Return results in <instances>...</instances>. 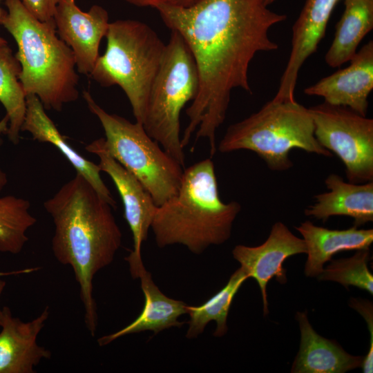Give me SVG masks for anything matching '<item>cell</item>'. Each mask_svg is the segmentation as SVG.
<instances>
[{
    "mask_svg": "<svg viewBox=\"0 0 373 373\" xmlns=\"http://www.w3.org/2000/svg\"><path fill=\"white\" fill-rule=\"evenodd\" d=\"M155 9L166 26L183 38L199 75L198 94L186 110L189 123L181 145L184 149L196 131L195 141L207 139L212 157L231 91L240 88L251 94L250 63L259 52L278 50L269 30L287 16L271 11L262 0H200L188 8Z\"/></svg>",
    "mask_w": 373,
    "mask_h": 373,
    "instance_id": "1",
    "label": "cell"
},
{
    "mask_svg": "<svg viewBox=\"0 0 373 373\" xmlns=\"http://www.w3.org/2000/svg\"><path fill=\"white\" fill-rule=\"evenodd\" d=\"M44 206L55 224L53 254L59 262L73 269L86 327L94 336L98 318L93 278L114 260L122 245V234L113 207L77 173Z\"/></svg>",
    "mask_w": 373,
    "mask_h": 373,
    "instance_id": "2",
    "label": "cell"
},
{
    "mask_svg": "<svg viewBox=\"0 0 373 373\" xmlns=\"http://www.w3.org/2000/svg\"><path fill=\"white\" fill-rule=\"evenodd\" d=\"M240 211L239 202L221 200L214 164L207 158L184 169L178 193L157 206L151 229L158 247L182 245L201 254L230 238Z\"/></svg>",
    "mask_w": 373,
    "mask_h": 373,
    "instance_id": "3",
    "label": "cell"
},
{
    "mask_svg": "<svg viewBox=\"0 0 373 373\" xmlns=\"http://www.w3.org/2000/svg\"><path fill=\"white\" fill-rule=\"evenodd\" d=\"M1 25L13 37L26 96H37L45 109L59 111L79 97L75 56L61 39L54 22L41 21L20 0H4Z\"/></svg>",
    "mask_w": 373,
    "mask_h": 373,
    "instance_id": "4",
    "label": "cell"
},
{
    "mask_svg": "<svg viewBox=\"0 0 373 373\" xmlns=\"http://www.w3.org/2000/svg\"><path fill=\"white\" fill-rule=\"evenodd\" d=\"M295 149L332 156L314 135L309 108L296 99L274 98L256 113L230 125L217 148L222 153L239 150L253 151L275 171H287L293 166L289 153Z\"/></svg>",
    "mask_w": 373,
    "mask_h": 373,
    "instance_id": "5",
    "label": "cell"
},
{
    "mask_svg": "<svg viewBox=\"0 0 373 373\" xmlns=\"http://www.w3.org/2000/svg\"><path fill=\"white\" fill-rule=\"evenodd\" d=\"M105 37L106 50L90 76L102 86L120 87L142 124L166 44L149 25L135 19L110 22Z\"/></svg>",
    "mask_w": 373,
    "mask_h": 373,
    "instance_id": "6",
    "label": "cell"
},
{
    "mask_svg": "<svg viewBox=\"0 0 373 373\" xmlns=\"http://www.w3.org/2000/svg\"><path fill=\"white\" fill-rule=\"evenodd\" d=\"M200 79L194 58L181 35L171 31L152 84L143 126L147 134L184 167L180 113L196 97Z\"/></svg>",
    "mask_w": 373,
    "mask_h": 373,
    "instance_id": "7",
    "label": "cell"
},
{
    "mask_svg": "<svg viewBox=\"0 0 373 373\" xmlns=\"http://www.w3.org/2000/svg\"><path fill=\"white\" fill-rule=\"evenodd\" d=\"M83 97L104 131L106 151L140 182L155 205L175 195L184 171L180 163L160 148L142 124L108 113L88 91L83 92Z\"/></svg>",
    "mask_w": 373,
    "mask_h": 373,
    "instance_id": "8",
    "label": "cell"
},
{
    "mask_svg": "<svg viewBox=\"0 0 373 373\" xmlns=\"http://www.w3.org/2000/svg\"><path fill=\"white\" fill-rule=\"evenodd\" d=\"M308 108L317 141L341 160L348 182L373 181V119L325 102Z\"/></svg>",
    "mask_w": 373,
    "mask_h": 373,
    "instance_id": "9",
    "label": "cell"
},
{
    "mask_svg": "<svg viewBox=\"0 0 373 373\" xmlns=\"http://www.w3.org/2000/svg\"><path fill=\"white\" fill-rule=\"evenodd\" d=\"M54 21L57 35L73 52L77 72L90 75L99 56L100 42L108 29V12L99 5L84 12L75 0H59Z\"/></svg>",
    "mask_w": 373,
    "mask_h": 373,
    "instance_id": "10",
    "label": "cell"
},
{
    "mask_svg": "<svg viewBox=\"0 0 373 373\" xmlns=\"http://www.w3.org/2000/svg\"><path fill=\"white\" fill-rule=\"evenodd\" d=\"M307 249L303 238L291 233L281 222L272 226L267 239L260 245L249 247L236 245L232 250L233 257L249 278L257 282L262 298L264 315L268 314L267 285L276 277L278 282L285 284L287 279L285 260L291 256L306 254Z\"/></svg>",
    "mask_w": 373,
    "mask_h": 373,
    "instance_id": "11",
    "label": "cell"
},
{
    "mask_svg": "<svg viewBox=\"0 0 373 373\" xmlns=\"http://www.w3.org/2000/svg\"><path fill=\"white\" fill-rule=\"evenodd\" d=\"M85 149L98 156L100 171L107 173L115 184L133 234V249L129 255L141 257L142 245L147 239L157 206L140 182L106 151L104 137L93 141Z\"/></svg>",
    "mask_w": 373,
    "mask_h": 373,
    "instance_id": "12",
    "label": "cell"
},
{
    "mask_svg": "<svg viewBox=\"0 0 373 373\" xmlns=\"http://www.w3.org/2000/svg\"><path fill=\"white\" fill-rule=\"evenodd\" d=\"M349 61L347 67L307 87L304 93L366 116L367 99L373 89V41L365 44Z\"/></svg>",
    "mask_w": 373,
    "mask_h": 373,
    "instance_id": "13",
    "label": "cell"
},
{
    "mask_svg": "<svg viewBox=\"0 0 373 373\" xmlns=\"http://www.w3.org/2000/svg\"><path fill=\"white\" fill-rule=\"evenodd\" d=\"M340 0H306L292 27L291 49L274 99H295L299 70L323 38L332 11Z\"/></svg>",
    "mask_w": 373,
    "mask_h": 373,
    "instance_id": "14",
    "label": "cell"
},
{
    "mask_svg": "<svg viewBox=\"0 0 373 373\" xmlns=\"http://www.w3.org/2000/svg\"><path fill=\"white\" fill-rule=\"evenodd\" d=\"M0 327V373H33L51 352L37 343L39 333L49 317V307L30 321L23 322L3 307Z\"/></svg>",
    "mask_w": 373,
    "mask_h": 373,
    "instance_id": "15",
    "label": "cell"
},
{
    "mask_svg": "<svg viewBox=\"0 0 373 373\" xmlns=\"http://www.w3.org/2000/svg\"><path fill=\"white\" fill-rule=\"evenodd\" d=\"M125 260L129 265L132 278L140 280L144 295V308L132 323L120 330L102 336L97 340L100 346H104L123 336L152 331L155 334L171 327H180L184 322L178 318L187 314L186 304L164 294L153 282L151 274L144 267L142 257L128 256Z\"/></svg>",
    "mask_w": 373,
    "mask_h": 373,
    "instance_id": "16",
    "label": "cell"
},
{
    "mask_svg": "<svg viewBox=\"0 0 373 373\" xmlns=\"http://www.w3.org/2000/svg\"><path fill=\"white\" fill-rule=\"evenodd\" d=\"M325 184L328 191L314 196V203L305 209V216L323 222L331 216H348L356 227L373 221V181L356 184L331 173Z\"/></svg>",
    "mask_w": 373,
    "mask_h": 373,
    "instance_id": "17",
    "label": "cell"
},
{
    "mask_svg": "<svg viewBox=\"0 0 373 373\" xmlns=\"http://www.w3.org/2000/svg\"><path fill=\"white\" fill-rule=\"evenodd\" d=\"M21 131L28 132L39 142H48L55 146L72 164L76 173L84 177L113 208L116 207L115 200L101 178L99 165L82 156L67 143L35 95L26 96V110Z\"/></svg>",
    "mask_w": 373,
    "mask_h": 373,
    "instance_id": "18",
    "label": "cell"
},
{
    "mask_svg": "<svg viewBox=\"0 0 373 373\" xmlns=\"http://www.w3.org/2000/svg\"><path fill=\"white\" fill-rule=\"evenodd\" d=\"M296 318L301 339L291 372L344 373L362 366L363 357L348 354L336 341L317 334L306 312H297Z\"/></svg>",
    "mask_w": 373,
    "mask_h": 373,
    "instance_id": "19",
    "label": "cell"
},
{
    "mask_svg": "<svg viewBox=\"0 0 373 373\" xmlns=\"http://www.w3.org/2000/svg\"><path fill=\"white\" fill-rule=\"evenodd\" d=\"M296 229L305 241L307 259L304 272L307 277H317L324 264L336 253L342 251L370 248L373 242V230L351 228L338 230L318 227L307 220Z\"/></svg>",
    "mask_w": 373,
    "mask_h": 373,
    "instance_id": "20",
    "label": "cell"
},
{
    "mask_svg": "<svg viewBox=\"0 0 373 373\" xmlns=\"http://www.w3.org/2000/svg\"><path fill=\"white\" fill-rule=\"evenodd\" d=\"M344 5L334 38L325 56L326 64L333 68L349 61L373 28V0H344Z\"/></svg>",
    "mask_w": 373,
    "mask_h": 373,
    "instance_id": "21",
    "label": "cell"
},
{
    "mask_svg": "<svg viewBox=\"0 0 373 373\" xmlns=\"http://www.w3.org/2000/svg\"><path fill=\"white\" fill-rule=\"evenodd\" d=\"M247 278L249 277L240 267L230 276L226 285L205 303L200 306L187 305V314L190 319L186 338H197L212 321L216 322L213 336H223L228 330L227 316L233 298Z\"/></svg>",
    "mask_w": 373,
    "mask_h": 373,
    "instance_id": "22",
    "label": "cell"
},
{
    "mask_svg": "<svg viewBox=\"0 0 373 373\" xmlns=\"http://www.w3.org/2000/svg\"><path fill=\"white\" fill-rule=\"evenodd\" d=\"M21 66L6 44H0V102L8 118L7 135L13 144L19 142L26 110V96L19 81Z\"/></svg>",
    "mask_w": 373,
    "mask_h": 373,
    "instance_id": "23",
    "label": "cell"
},
{
    "mask_svg": "<svg viewBox=\"0 0 373 373\" xmlns=\"http://www.w3.org/2000/svg\"><path fill=\"white\" fill-rule=\"evenodd\" d=\"M30 203L14 195L0 197V251L17 254L28 240L27 231L37 222Z\"/></svg>",
    "mask_w": 373,
    "mask_h": 373,
    "instance_id": "24",
    "label": "cell"
},
{
    "mask_svg": "<svg viewBox=\"0 0 373 373\" xmlns=\"http://www.w3.org/2000/svg\"><path fill=\"white\" fill-rule=\"evenodd\" d=\"M370 248L357 250L347 258L330 260L317 276L319 280L336 282L347 288L352 285L373 294V276L367 267Z\"/></svg>",
    "mask_w": 373,
    "mask_h": 373,
    "instance_id": "25",
    "label": "cell"
},
{
    "mask_svg": "<svg viewBox=\"0 0 373 373\" xmlns=\"http://www.w3.org/2000/svg\"><path fill=\"white\" fill-rule=\"evenodd\" d=\"M25 8L37 19L54 22V15L59 0H20Z\"/></svg>",
    "mask_w": 373,
    "mask_h": 373,
    "instance_id": "26",
    "label": "cell"
},
{
    "mask_svg": "<svg viewBox=\"0 0 373 373\" xmlns=\"http://www.w3.org/2000/svg\"><path fill=\"white\" fill-rule=\"evenodd\" d=\"M137 7H151L156 8L161 6L188 8L200 0H123Z\"/></svg>",
    "mask_w": 373,
    "mask_h": 373,
    "instance_id": "27",
    "label": "cell"
},
{
    "mask_svg": "<svg viewBox=\"0 0 373 373\" xmlns=\"http://www.w3.org/2000/svg\"><path fill=\"white\" fill-rule=\"evenodd\" d=\"M8 127V118L6 115L0 120V134L2 133H6ZM7 183V178L6 174L0 170V191Z\"/></svg>",
    "mask_w": 373,
    "mask_h": 373,
    "instance_id": "28",
    "label": "cell"
},
{
    "mask_svg": "<svg viewBox=\"0 0 373 373\" xmlns=\"http://www.w3.org/2000/svg\"><path fill=\"white\" fill-rule=\"evenodd\" d=\"M5 286H6V282L4 280H0V297L5 288ZM2 317H3V309L0 307V325L1 324Z\"/></svg>",
    "mask_w": 373,
    "mask_h": 373,
    "instance_id": "29",
    "label": "cell"
},
{
    "mask_svg": "<svg viewBox=\"0 0 373 373\" xmlns=\"http://www.w3.org/2000/svg\"><path fill=\"white\" fill-rule=\"evenodd\" d=\"M1 0H0V4H1ZM3 11V9H2L0 6V16L1 15ZM8 44L7 41L3 37H0V44Z\"/></svg>",
    "mask_w": 373,
    "mask_h": 373,
    "instance_id": "30",
    "label": "cell"
},
{
    "mask_svg": "<svg viewBox=\"0 0 373 373\" xmlns=\"http://www.w3.org/2000/svg\"><path fill=\"white\" fill-rule=\"evenodd\" d=\"M264 3L267 6H269V5H271V3H273L276 0H262Z\"/></svg>",
    "mask_w": 373,
    "mask_h": 373,
    "instance_id": "31",
    "label": "cell"
}]
</instances>
